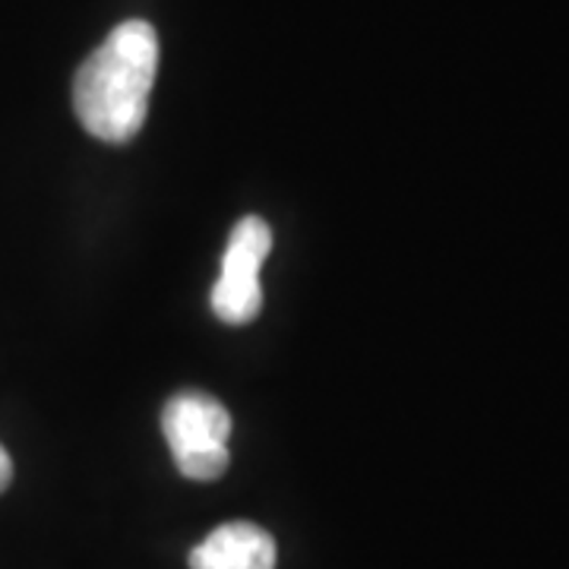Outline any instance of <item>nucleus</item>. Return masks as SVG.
<instances>
[{
    "mask_svg": "<svg viewBox=\"0 0 569 569\" xmlns=\"http://www.w3.org/2000/svg\"><path fill=\"white\" fill-rule=\"evenodd\" d=\"M159 73V36L146 20L121 22L86 58L73 80V111L104 142L133 140L146 123Z\"/></svg>",
    "mask_w": 569,
    "mask_h": 569,
    "instance_id": "nucleus-1",
    "label": "nucleus"
},
{
    "mask_svg": "<svg viewBox=\"0 0 569 569\" xmlns=\"http://www.w3.org/2000/svg\"><path fill=\"white\" fill-rule=\"evenodd\" d=\"M162 430L174 466L190 481H216L231 462V415L206 392H178L162 411Z\"/></svg>",
    "mask_w": 569,
    "mask_h": 569,
    "instance_id": "nucleus-2",
    "label": "nucleus"
},
{
    "mask_svg": "<svg viewBox=\"0 0 569 569\" xmlns=\"http://www.w3.org/2000/svg\"><path fill=\"white\" fill-rule=\"evenodd\" d=\"M272 250V231L263 219L247 216L231 228L224 247L222 276L212 288V313L231 326L250 323L263 307L260 266Z\"/></svg>",
    "mask_w": 569,
    "mask_h": 569,
    "instance_id": "nucleus-3",
    "label": "nucleus"
},
{
    "mask_svg": "<svg viewBox=\"0 0 569 569\" xmlns=\"http://www.w3.org/2000/svg\"><path fill=\"white\" fill-rule=\"evenodd\" d=\"M190 569H276V541L260 526L228 522L190 550Z\"/></svg>",
    "mask_w": 569,
    "mask_h": 569,
    "instance_id": "nucleus-4",
    "label": "nucleus"
},
{
    "mask_svg": "<svg viewBox=\"0 0 569 569\" xmlns=\"http://www.w3.org/2000/svg\"><path fill=\"white\" fill-rule=\"evenodd\" d=\"M10 481H13V462H10L7 449L0 447V493L10 488Z\"/></svg>",
    "mask_w": 569,
    "mask_h": 569,
    "instance_id": "nucleus-5",
    "label": "nucleus"
}]
</instances>
